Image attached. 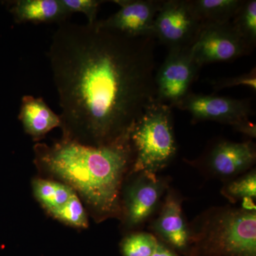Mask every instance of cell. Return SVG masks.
<instances>
[{"instance_id":"obj_1","label":"cell","mask_w":256,"mask_h":256,"mask_svg":"<svg viewBox=\"0 0 256 256\" xmlns=\"http://www.w3.org/2000/svg\"><path fill=\"white\" fill-rule=\"evenodd\" d=\"M154 42L95 23L58 24L48 57L62 138L97 146L132 129L156 100Z\"/></svg>"},{"instance_id":"obj_2","label":"cell","mask_w":256,"mask_h":256,"mask_svg":"<svg viewBox=\"0 0 256 256\" xmlns=\"http://www.w3.org/2000/svg\"><path fill=\"white\" fill-rule=\"evenodd\" d=\"M131 131L101 146L64 138L50 146L37 143L35 164L42 174L73 188L96 220L116 216L121 214L124 175L134 161Z\"/></svg>"},{"instance_id":"obj_3","label":"cell","mask_w":256,"mask_h":256,"mask_svg":"<svg viewBox=\"0 0 256 256\" xmlns=\"http://www.w3.org/2000/svg\"><path fill=\"white\" fill-rule=\"evenodd\" d=\"M172 109L154 100L133 124L130 140L134 156L131 173L156 174L174 159L178 146Z\"/></svg>"},{"instance_id":"obj_4","label":"cell","mask_w":256,"mask_h":256,"mask_svg":"<svg viewBox=\"0 0 256 256\" xmlns=\"http://www.w3.org/2000/svg\"><path fill=\"white\" fill-rule=\"evenodd\" d=\"M200 246L208 256H256V210H227L206 224Z\"/></svg>"},{"instance_id":"obj_5","label":"cell","mask_w":256,"mask_h":256,"mask_svg":"<svg viewBox=\"0 0 256 256\" xmlns=\"http://www.w3.org/2000/svg\"><path fill=\"white\" fill-rule=\"evenodd\" d=\"M204 24L191 0H162L154 22V37L168 50L194 44Z\"/></svg>"},{"instance_id":"obj_6","label":"cell","mask_w":256,"mask_h":256,"mask_svg":"<svg viewBox=\"0 0 256 256\" xmlns=\"http://www.w3.org/2000/svg\"><path fill=\"white\" fill-rule=\"evenodd\" d=\"M154 75L156 100L175 108L191 92L200 68L194 58L192 46L168 50Z\"/></svg>"},{"instance_id":"obj_7","label":"cell","mask_w":256,"mask_h":256,"mask_svg":"<svg viewBox=\"0 0 256 256\" xmlns=\"http://www.w3.org/2000/svg\"><path fill=\"white\" fill-rule=\"evenodd\" d=\"M252 50L232 22L204 25L192 46L194 58L200 68L206 64L232 62Z\"/></svg>"},{"instance_id":"obj_8","label":"cell","mask_w":256,"mask_h":256,"mask_svg":"<svg viewBox=\"0 0 256 256\" xmlns=\"http://www.w3.org/2000/svg\"><path fill=\"white\" fill-rule=\"evenodd\" d=\"M191 114L192 122L215 121L234 126L254 114L252 101L192 92L175 106Z\"/></svg>"},{"instance_id":"obj_9","label":"cell","mask_w":256,"mask_h":256,"mask_svg":"<svg viewBox=\"0 0 256 256\" xmlns=\"http://www.w3.org/2000/svg\"><path fill=\"white\" fill-rule=\"evenodd\" d=\"M117 12L104 20H97L98 28L114 30L130 36L154 37V22L162 1L114 0Z\"/></svg>"},{"instance_id":"obj_10","label":"cell","mask_w":256,"mask_h":256,"mask_svg":"<svg viewBox=\"0 0 256 256\" xmlns=\"http://www.w3.org/2000/svg\"><path fill=\"white\" fill-rule=\"evenodd\" d=\"M140 176L126 188L121 212L126 227L134 228L146 222L156 210L165 183L156 174L140 173Z\"/></svg>"},{"instance_id":"obj_11","label":"cell","mask_w":256,"mask_h":256,"mask_svg":"<svg viewBox=\"0 0 256 256\" xmlns=\"http://www.w3.org/2000/svg\"><path fill=\"white\" fill-rule=\"evenodd\" d=\"M256 151L252 142L222 141L212 148L207 156L210 169L220 176L239 174L255 164Z\"/></svg>"},{"instance_id":"obj_12","label":"cell","mask_w":256,"mask_h":256,"mask_svg":"<svg viewBox=\"0 0 256 256\" xmlns=\"http://www.w3.org/2000/svg\"><path fill=\"white\" fill-rule=\"evenodd\" d=\"M153 227L164 244L178 252H188L193 242L184 218L181 202L172 194L166 196Z\"/></svg>"},{"instance_id":"obj_13","label":"cell","mask_w":256,"mask_h":256,"mask_svg":"<svg viewBox=\"0 0 256 256\" xmlns=\"http://www.w3.org/2000/svg\"><path fill=\"white\" fill-rule=\"evenodd\" d=\"M18 118L24 132L34 141L42 140L52 130L62 127L60 116L56 114L42 97L24 96Z\"/></svg>"},{"instance_id":"obj_14","label":"cell","mask_w":256,"mask_h":256,"mask_svg":"<svg viewBox=\"0 0 256 256\" xmlns=\"http://www.w3.org/2000/svg\"><path fill=\"white\" fill-rule=\"evenodd\" d=\"M6 8L16 24H60L70 18L60 0H14L6 2Z\"/></svg>"},{"instance_id":"obj_15","label":"cell","mask_w":256,"mask_h":256,"mask_svg":"<svg viewBox=\"0 0 256 256\" xmlns=\"http://www.w3.org/2000/svg\"><path fill=\"white\" fill-rule=\"evenodd\" d=\"M32 188L36 201L48 214L76 194L68 185L53 178H34L32 182Z\"/></svg>"},{"instance_id":"obj_16","label":"cell","mask_w":256,"mask_h":256,"mask_svg":"<svg viewBox=\"0 0 256 256\" xmlns=\"http://www.w3.org/2000/svg\"><path fill=\"white\" fill-rule=\"evenodd\" d=\"M244 0H191L204 25L232 22Z\"/></svg>"},{"instance_id":"obj_17","label":"cell","mask_w":256,"mask_h":256,"mask_svg":"<svg viewBox=\"0 0 256 256\" xmlns=\"http://www.w3.org/2000/svg\"><path fill=\"white\" fill-rule=\"evenodd\" d=\"M232 23L239 34L254 50L256 45V0H244Z\"/></svg>"},{"instance_id":"obj_18","label":"cell","mask_w":256,"mask_h":256,"mask_svg":"<svg viewBox=\"0 0 256 256\" xmlns=\"http://www.w3.org/2000/svg\"><path fill=\"white\" fill-rule=\"evenodd\" d=\"M54 218L68 226L76 228H86L88 218L82 200L75 194L63 206L50 214Z\"/></svg>"},{"instance_id":"obj_19","label":"cell","mask_w":256,"mask_h":256,"mask_svg":"<svg viewBox=\"0 0 256 256\" xmlns=\"http://www.w3.org/2000/svg\"><path fill=\"white\" fill-rule=\"evenodd\" d=\"M158 244V238L152 234H130L121 242V254L122 256H151Z\"/></svg>"},{"instance_id":"obj_20","label":"cell","mask_w":256,"mask_h":256,"mask_svg":"<svg viewBox=\"0 0 256 256\" xmlns=\"http://www.w3.org/2000/svg\"><path fill=\"white\" fill-rule=\"evenodd\" d=\"M224 196L232 201L240 200H250L256 196V174L255 170H252L248 174L235 180L224 188Z\"/></svg>"},{"instance_id":"obj_21","label":"cell","mask_w":256,"mask_h":256,"mask_svg":"<svg viewBox=\"0 0 256 256\" xmlns=\"http://www.w3.org/2000/svg\"><path fill=\"white\" fill-rule=\"evenodd\" d=\"M62 4L70 14L82 12L88 18V24H92L97 21V14L101 4L100 0H60Z\"/></svg>"},{"instance_id":"obj_22","label":"cell","mask_w":256,"mask_h":256,"mask_svg":"<svg viewBox=\"0 0 256 256\" xmlns=\"http://www.w3.org/2000/svg\"><path fill=\"white\" fill-rule=\"evenodd\" d=\"M214 90H223V89L230 88L239 86H246L250 88L254 92H256V69L254 67L248 73L242 74L237 76L229 77L218 79L212 82Z\"/></svg>"},{"instance_id":"obj_23","label":"cell","mask_w":256,"mask_h":256,"mask_svg":"<svg viewBox=\"0 0 256 256\" xmlns=\"http://www.w3.org/2000/svg\"><path fill=\"white\" fill-rule=\"evenodd\" d=\"M234 129L236 130L238 132L248 136L252 138H256V124L252 122L249 119L242 121L239 124L233 126Z\"/></svg>"},{"instance_id":"obj_24","label":"cell","mask_w":256,"mask_h":256,"mask_svg":"<svg viewBox=\"0 0 256 256\" xmlns=\"http://www.w3.org/2000/svg\"><path fill=\"white\" fill-rule=\"evenodd\" d=\"M151 256H180L174 252L173 249L168 246L164 242L158 240V245L154 252Z\"/></svg>"}]
</instances>
